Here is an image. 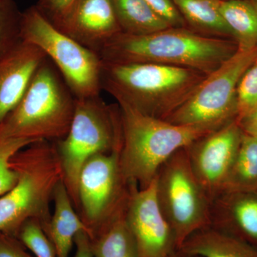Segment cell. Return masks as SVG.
Returning <instances> with one entry per match:
<instances>
[{
    "label": "cell",
    "instance_id": "obj_1",
    "mask_svg": "<svg viewBox=\"0 0 257 257\" xmlns=\"http://www.w3.org/2000/svg\"><path fill=\"white\" fill-rule=\"evenodd\" d=\"M238 50L231 39L199 35L187 28L165 29L146 35L119 32L99 55L112 63H152L194 69L209 75Z\"/></svg>",
    "mask_w": 257,
    "mask_h": 257
},
{
    "label": "cell",
    "instance_id": "obj_2",
    "mask_svg": "<svg viewBox=\"0 0 257 257\" xmlns=\"http://www.w3.org/2000/svg\"><path fill=\"white\" fill-rule=\"evenodd\" d=\"M207 77L184 67L102 61L101 88L117 104L165 119L188 100Z\"/></svg>",
    "mask_w": 257,
    "mask_h": 257
},
{
    "label": "cell",
    "instance_id": "obj_3",
    "mask_svg": "<svg viewBox=\"0 0 257 257\" xmlns=\"http://www.w3.org/2000/svg\"><path fill=\"white\" fill-rule=\"evenodd\" d=\"M117 104L122 133L120 167L128 183L140 189L152 183L160 167L176 152L216 130L172 124L142 114L126 104Z\"/></svg>",
    "mask_w": 257,
    "mask_h": 257
},
{
    "label": "cell",
    "instance_id": "obj_4",
    "mask_svg": "<svg viewBox=\"0 0 257 257\" xmlns=\"http://www.w3.org/2000/svg\"><path fill=\"white\" fill-rule=\"evenodd\" d=\"M18 173L13 188L0 196V232L17 236L27 221L45 227L51 218L56 187L63 180L55 143L38 141L19 151L11 160Z\"/></svg>",
    "mask_w": 257,
    "mask_h": 257
},
{
    "label": "cell",
    "instance_id": "obj_5",
    "mask_svg": "<svg viewBox=\"0 0 257 257\" xmlns=\"http://www.w3.org/2000/svg\"><path fill=\"white\" fill-rule=\"evenodd\" d=\"M75 101L55 65L47 58L18 105L0 123V139L59 141L68 133Z\"/></svg>",
    "mask_w": 257,
    "mask_h": 257
},
{
    "label": "cell",
    "instance_id": "obj_6",
    "mask_svg": "<svg viewBox=\"0 0 257 257\" xmlns=\"http://www.w3.org/2000/svg\"><path fill=\"white\" fill-rule=\"evenodd\" d=\"M121 142V116L117 104L108 105L99 96L76 99L68 133L63 139L55 142V145L63 182L77 212V182L83 165L98 154L120 151Z\"/></svg>",
    "mask_w": 257,
    "mask_h": 257
},
{
    "label": "cell",
    "instance_id": "obj_7",
    "mask_svg": "<svg viewBox=\"0 0 257 257\" xmlns=\"http://www.w3.org/2000/svg\"><path fill=\"white\" fill-rule=\"evenodd\" d=\"M20 38L50 59L76 99L99 96L102 67L99 55L56 28L35 5L22 13Z\"/></svg>",
    "mask_w": 257,
    "mask_h": 257
},
{
    "label": "cell",
    "instance_id": "obj_8",
    "mask_svg": "<svg viewBox=\"0 0 257 257\" xmlns=\"http://www.w3.org/2000/svg\"><path fill=\"white\" fill-rule=\"evenodd\" d=\"M185 148L166 161L155 179L157 203L178 250L189 236L210 225L212 202L194 175Z\"/></svg>",
    "mask_w": 257,
    "mask_h": 257
},
{
    "label": "cell",
    "instance_id": "obj_9",
    "mask_svg": "<svg viewBox=\"0 0 257 257\" xmlns=\"http://www.w3.org/2000/svg\"><path fill=\"white\" fill-rule=\"evenodd\" d=\"M257 59V47L239 50L203 81L190 98L165 120L177 125L217 130L236 119V89Z\"/></svg>",
    "mask_w": 257,
    "mask_h": 257
},
{
    "label": "cell",
    "instance_id": "obj_10",
    "mask_svg": "<svg viewBox=\"0 0 257 257\" xmlns=\"http://www.w3.org/2000/svg\"><path fill=\"white\" fill-rule=\"evenodd\" d=\"M130 190L119 151L98 154L83 165L77 182L78 212L91 238L126 204Z\"/></svg>",
    "mask_w": 257,
    "mask_h": 257
},
{
    "label": "cell",
    "instance_id": "obj_11",
    "mask_svg": "<svg viewBox=\"0 0 257 257\" xmlns=\"http://www.w3.org/2000/svg\"><path fill=\"white\" fill-rule=\"evenodd\" d=\"M242 134L235 119L185 148L191 168L211 201L222 192Z\"/></svg>",
    "mask_w": 257,
    "mask_h": 257
},
{
    "label": "cell",
    "instance_id": "obj_12",
    "mask_svg": "<svg viewBox=\"0 0 257 257\" xmlns=\"http://www.w3.org/2000/svg\"><path fill=\"white\" fill-rule=\"evenodd\" d=\"M126 216L138 257H170L178 250L175 234L157 203L156 179L144 189L130 184Z\"/></svg>",
    "mask_w": 257,
    "mask_h": 257
},
{
    "label": "cell",
    "instance_id": "obj_13",
    "mask_svg": "<svg viewBox=\"0 0 257 257\" xmlns=\"http://www.w3.org/2000/svg\"><path fill=\"white\" fill-rule=\"evenodd\" d=\"M55 26L97 55L121 32L110 0H78Z\"/></svg>",
    "mask_w": 257,
    "mask_h": 257
},
{
    "label": "cell",
    "instance_id": "obj_14",
    "mask_svg": "<svg viewBox=\"0 0 257 257\" xmlns=\"http://www.w3.org/2000/svg\"><path fill=\"white\" fill-rule=\"evenodd\" d=\"M47 59L40 48L23 40L0 57V123L18 105Z\"/></svg>",
    "mask_w": 257,
    "mask_h": 257
},
{
    "label": "cell",
    "instance_id": "obj_15",
    "mask_svg": "<svg viewBox=\"0 0 257 257\" xmlns=\"http://www.w3.org/2000/svg\"><path fill=\"white\" fill-rule=\"evenodd\" d=\"M209 226L257 248V189L223 192L214 198Z\"/></svg>",
    "mask_w": 257,
    "mask_h": 257
},
{
    "label": "cell",
    "instance_id": "obj_16",
    "mask_svg": "<svg viewBox=\"0 0 257 257\" xmlns=\"http://www.w3.org/2000/svg\"><path fill=\"white\" fill-rule=\"evenodd\" d=\"M53 203V212L43 229L53 244L57 256L69 257L77 234L86 231L91 236L90 230L74 208L63 180L56 187Z\"/></svg>",
    "mask_w": 257,
    "mask_h": 257
},
{
    "label": "cell",
    "instance_id": "obj_17",
    "mask_svg": "<svg viewBox=\"0 0 257 257\" xmlns=\"http://www.w3.org/2000/svg\"><path fill=\"white\" fill-rule=\"evenodd\" d=\"M179 251L198 257H257V248L211 226L198 230Z\"/></svg>",
    "mask_w": 257,
    "mask_h": 257
},
{
    "label": "cell",
    "instance_id": "obj_18",
    "mask_svg": "<svg viewBox=\"0 0 257 257\" xmlns=\"http://www.w3.org/2000/svg\"><path fill=\"white\" fill-rule=\"evenodd\" d=\"M172 1L189 30L206 37L234 40L221 14V0Z\"/></svg>",
    "mask_w": 257,
    "mask_h": 257
},
{
    "label": "cell",
    "instance_id": "obj_19",
    "mask_svg": "<svg viewBox=\"0 0 257 257\" xmlns=\"http://www.w3.org/2000/svg\"><path fill=\"white\" fill-rule=\"evenodd\" d=\"M126 204L93 236L92 249L96 257H138L126 220Z\"/></svg>",
    "mask_w": 257,
    "mask_h": 257
},
{
    "label": "cell",
    "instance_id": "obj_20",
    "mask_svg": "<svg viewBox=\"0 0 257 257\" xmlns=\"http://www.w3.org/2000/svg\"><path fill=\"white\" fill-rule=\"evenodd\" d=\"M220 12L238 49L257 47V12L250 0H221Z\"/></svg>",
    "mask_w": 257,
    "mask_h": 257
},
{
    "label": "cell",
    "instance_id": "obj_21",
    "mask_svg": "<svg viewBox=\"0 0 257 257\" xmlns=\"http://www.w3.org/2000/svg\"><path fill=\"white\" fill-rule=\"evenodd\" d=\"M121 32L146 35L171 28L145 0H110Z\"/></svg>",
    "mask_w": 257,
    "mask_h": 257
},
{
    "label": "cell",
    "instance_id": "obj_22",
    "mask_svg": "<svg viewBox=\"0 0 257 257\" xmlns=\"http://www.w3.org/2000/svg\"><path fill=\"white\" fill-rule=\"evenodd\" d=\"M256 189L257 138L243 133L239 150L221 193Z\"/></svg>",
    "mask_w": 257,
    "mask_h": 257
},
{
    "label": "cell",
    "instance_id": "obj_23",
    "mask_svg": "<svg viewBox=\"0 0 257 257\" xmlns=\"http://www.w3.org/2000/svg\"><path fill=\"white\" fill-rule=\"evenodd\" d=\"M22 13L14 0H0V57L21 40Z\"/></svg>",
    "mask_w": 257,
    "mask_h": 257
},
{
    "label": "cell",
    "instance_id": "obj_24",
    "mask_svg": "<svg viewBox=\"0 0 257 257\" xmlns=\"http://www.w3.org/2000/svg\"><path fill=\"white\" fill-rule=\"evenodd\" d=\"M35 142L23 139H0V196L15 187L18 173L12 167L13 157L20 150Z\"/></svg>",
    "mask_w": 257,
    "mask_h": 257
},
{
    "label": "cell",
    "instance_id": "obj_25",
    "mask_svg": "<svg viewBox=\"0 0 257 257\" xmlns=\"http://www.w3.org/2000/svg\"><path fill=\"white\" fill-rule=\"evenodd\" d=\"M17 237L35 257H57L53 244L39 221H27Z\"/></svg>",
    "mask_w": 257,
    "mask_h": 257
},
{
    "label": "cell",
    "instance_id": "obj_26",
    "mask_svg": "<svg viewBox=\"0 0 257 257\" xmlns=\"http://www.w3.org/2000/svg\"><path fill=\"white\" fill-rule=\"evenodd\" d=\"M236 97V119H241L257 108V59L240 79Z\"/></svg>",
    "mask_w": 257,
    "mask_h": 257
},
{
    "label": "cell",
    "instance_id": "obj_27",
    "mask_svg": "<svg viewBox=\"0 0 257 257\" xmlns=\"http://www.w3.org/2000/svg\"><path fill=\"white\" fill-rule=\"evenodd\" d=\"M78 0H39L35 6L54 25L67 15Z\"/></svg>",
    "mask_w": 257,
    "mask_h": 257
},
{
    "label": "cell",
    "instance_id": "obj_28",
    "mask_svg": "<svg viewBox=\"0 0 257 257\" xmlns=\"http://www.w3.org/2000/svg\"><path fill=\"white\" fill-rule=\"evenodd\" d=\"M145 2L172 28H187L183 18L172 0H145Z\"/></svg>",
    "mask_w": 257,
    "mask_h": 257
},
{
    "label": "cell",
    "instance_id": "obj_29",
    "mask_svg": "<svg viewBox=\"0 0 257 257\" xmlns=\"http://www.w3.org/2000/svg\"><path fill=\"white\" fill-rule=\"evenodd\" d=\"M0 257H35L17 236L0 232Z\"/></svg>",
    "mask_w": 257,
    "mask_h": 257
},
{
    "label": "cell",
    "instance_id": "obj_30",
    "mask_svg": "<svg viewBox=\"0 0 257 257\" xmlns=\"http://www.w3.org/2000/svg\"><path fill=\"white\" fill-rule=\"evenodd\" d=\"M73 257H96L92 249V238L86 231L79 232L74 239Z\"/></svg>",
    "mask_w": 257,
    "mask_h": 257
},
{
    "label": "cell",
    "instance_id": "obj_31",
    "mask_svg": "<svg viewBox=\"0 0 257 257\" xmlns=\"http://www.w3.org/2000/svg\"><path fill=\"white\" fill-rule=\"evenodd\" d=\"M236 120L243 133L257 138V108L241 119Z\"/></svg>",
    "mask_w": 257,
    "mask_h": 257
},
{
    "label": "cell",
    "instance_id": "obj_32",
    "mask_svg": "<svg viewBox=\"0 0 257 257\" xmlns=\"http://www.w3.org/2000/svg\"><path fill=\"white\" fill-rule=\"evenodd\" d=\"M170 257H198L194 256H190V255L186 254V253H184L182 252V251H179V250H177L175 252L172 253V255Z\"/></svg>",
    "mask_w": 257,
    "mask_h": 257
},
{
    "label": "cell",
    "instance_id": "obj_33",
    "mask_svg": "<svg viewBox=\"0 0 257 257\" xmlns=\"http://www.w3.org/2000/svg\"><path fill=\"white\" fill-rule=\"evenodd\" d=\"M251 3H252L253 7H254L255 10H256L257 12V0H250Z\"/></svg>",
    "mask_w": 257,
    "mask_h": 257
}]
</instances>
